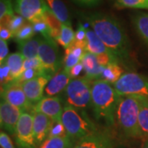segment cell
Instances as JSON below:
<instances>
[{
	"mask_svg": "<svg viewBox=\"0 0 148 148\" xmlns=\"http://www.w3.org/2000/svg\"><path fill=\"white\" fill-rule=\"evenodd\" d=\"M93 32L119 63L128 65L130 62V43L124 28L113 16L94 12L85 16Z\"/></svg>",
	"mask_w": 148,
	"mask_h": 148,
	"instance_id": "6da1fadb",
	"label": "cell"
},
{
	"mask_svg": "<svg viewBox=\"0 0 148 148\" xmlns=\"http://www.w3.org/2000/svg\"><path fill=\"white\" fill-rule=\"evenodd\" d=\"M121 95L114 86L101 80H95L91 86L90 106L97 120L112 126L115 123V114Z\"/></svg>",
	"mask_w": 148,
	"mask_h": 148,
	"instance_id": "7a4b0ae2",
	"label": "cell"
},
{
	"mask_svg": "<svg viewBox=\"0 0 148 148\" xmlns=\"http://www.w3.org/2000/svg\"><path fill=\"white\" fill-rule=\"evenodd\" d=\"M67 135L74 142L100 132L95 123L82 110L66 106L61 117Z\"/></svg>",
	"mask_w": 148,
	"mask_h": 148,
	"instance_id": "3957f363",
	"label": "cell"
},
{
	"mask_svg": "<svg viewBox=\"0 0 148 148\" xmlns=\"http://www.w3.org/2000/svg\"><path fill=\"white\" fill-rule=\"evenodd\" d=\"M139 103L136 96H121L117 107L115 123L124 136L140 138L138 126Z\"/></svg>",
	"mask_w": 148,
	"mask_h": 148,
	"instance_id": "277c9868",
	"label": "cell"
},
{
	"mask_svg": "<svg viewBox=\"0 0 148 148\" xmlns=\"http://www.w3.org/2000/svg\"><path fill=\"white\" fill-rule=\"evenodd\" d=\"M92 82L85 76L71 80L64 90L66 106L83 110L90 105Z\"/></svg>",
	"mask_w": 148,
	"mask_h": 148,
	"instance_id": "5b68a950",
	"label": "cell"
},
{
	"mask_svg": "<svg viewBox=\"0 0 148 148\" xmlns=\"http://www.w3.org/2000/svg\"><path fill=\"white\" fill-rule=\"evenodd\" d=\"M121 96H140L148 101V77L134 72L123 74L113 85Z\"/></svg>",
	"mask_w": 148,
	"mask_h": 148,
	"instance_id": "8992f818",
	"label": "cell"
},
{
	"mask_svg": "<svg viewBox=\"0 0 148 148\" xmlns=\"http://www.w3.org/2000/svg\"><path fill=\"white\" fill-rule=\"evenodd\" d=\"M56 43L53 39H42L38 50V58L42 64L43 69L53 76L55 73H58L61 64H63Z\"/></svg>",
	"mask_w": 148,
	"mask_h": 148,
	"instance_id": "52a82bcc",
	"label": "cell"
},
{
	"mask_svg": "<svg viewBox=\"0 0 148 148\" xmlns=\"http://www.w3.org/2000/svg\"><path fill=\"white\" fill-rule=\"evenodd\" d=\"M14 11L31 23L43 19L49 8L45 0H15Z\"/></svg>",
	"mask_w": 148,
	"mask_h": 148,
	"instance_id": "ba28073f",
	"label": "cell"
},
{
	"mask_svg": "<svg viewBox=\"0 0 148 148\" xmlns=\"http://www.w3.org/2000/svg\"><path fill=\"white\" fill-rule=\"evenodd\" d=\"M1 97L2 100L19 108L23 113L33 110L34 106L28 101L21 83L16 81L1 88Z\"/></svg>",
	"mask_w": 148,
	"mask_h": 148,
	"instance_id": "9c48e42d",
	"label": "cell"
},
{
	"mask_svg": "<svg viewBox=\"0 0 148 148\" xmlns=\"http://www.w3.org/2000/svg\"><path fill=\"white\" fill-rule=\"evenodd\" d=\"M15 138L20 148H37L33 132L32 112L22 113L16 125Z\"/></svg>",
	"mask_w": 148,
	"mask_h": 148,
	"instance_id": "30bf717a",
	"label": "cell"
},
{
	"mask_svg": "<svg viewBox=\"0 0 148 148\" xmlns=\"http://www.w3.org/2000/svg\"><path fill=\"white\" fill-rule=\"evenodd\" d=\"M52 77L53 75L51 74H45L21 84L28 101L33 106L37 104L44 97L45 87Z\"/></svg>",
	"mask_w": 148,
	"mask_h": 148,
	"instance_id": "8fae6325",
	"label": "cell"
},
{
	"mask_svg": "<svg viewBox=\"0 0 148 148\" xmlns=\"http://www.w3.org/2000/svg\"><path fill=\"white\" fill-rule=\"evenodd\" d=\"M22 113V110L19 108L2 100L0 104L1 127L10 134H15L17 123Z\"/></svg>",
	"mask_w": 148,
	"mask_h": 148,
	"instance_id": "7c38bea8",
	"label": "cell"
},
{
	"mask_svg": "<svg viewBox=\"0 0 148 148\" xmlns=\"http://www.w3.org/2000/svg\"><path fill=\"white\" fill-rule=\"evenodd\" d=\"M45 114L52 121L61 120L64 108L59 96H44L33 107V110Z\"/></svg>",
	"mask_w": 148,
	"mask_h": 148,
	"instance_id": "4fadbf2b",
	"label": "cell"
},
{
	"mask_svg": "<svg viewBox=\"0 0 148 148\" xmlns=\"http://www.w3.org/2000/svg\"><path fill=\"white\" fill-rule=\"evenodd\" d=\"M114 138L107 132H98L77 142L73 148H114Z\"/></svg>",
	"mask_w": 148,
	"mask_h": 148,
	"instance_id": "5bb4252c",
	"label": "cell"
},
{
	"mask_svg": "<svg viewBox=\"0 0 148 148\" xmlns=\"http://www.w3.org/2000/svg\"><path fill=\"white\" fill-rule=\"evenodd\" d=\"M33 114V132L36 147H40L48 138L52 119L45 114L32 111Z\"/></svg>",
	"mask_w": 148,
	"mask_h": 148,
	"instance_id": "9a60e30c",
	"label": "cell"
},
{
	"mask_svg": "<svg viewBox=\"0 0 148 148\" xmlns=\"http://www.w3.org/2000/svg\"><path fill=\"white\" fill-rule=\"evenodd\" d=\"M71 77L69 71L61 69L52 77L45 87V93L46 96H57L62 91H64L71 82Z\"/></svg>",
	"mask_w": 148,
	"mask_h": 148,
	"instance_id": "2e32d148",
	"label": "cell"
},
{
	"mask_svg": "<svg viewBox=\"0 0 148 148\" xmlns=\"http://www.w3.org/2000/svg\"><path fill=\"white\" fill-rule=\"evenodd\" d=\"M82 63L83 65L86 77L91 81L100 79L104 68L99 64L95 54L86 52L84 57L82 60Z\"/></svg>",
	"mask_w": 148,
	"mask_h": 148,
	"instance_id": "e0dca14e",
	"label": "cell"
},
{
	"mask_svg": "<svg viewBox=\"0 0 148 148\" xmlns=\"http://www.w3.org/2000/svg\"><path fill=\"white\" fill-rule=\"evenodd\" d=\"M86 52L98 55L102 53H112L110 50L106 47L100 38L96 36L93 30H87L86 38Z\"/></svg>",
	"mask_w": 148,
	"mask_h": 148,
	"instance_id": "ac0fdd59",
	"label": "cell"
},
{
	"mask_svg": "<svg viewBox=\"0 0 148 148\" xmlns=\"http://www.w3.org/2000/svg\"><path fill=\"white\" fill-rule=\"evenodd\" d=\"M24 60L25 58L22 56V54L20 52H16L10 53L4 61V63H6L8 67L9 68L11 76L13 81L19 79L24 73Z\"/></svg>",
	"mask_w": 148,
	"mask_h": 148,
	"instance_id": "d6986e66",
	"label": "cell"
},
{
	"mask_svg": "<svg viewBox=\"0 0 148 148\" xmlns=\"http://www.w3.org/2000/svg\"><path fill=\"white\" fill-rule=\"evenodd\" d=\"M134 96V95H133ZM139 103L138 126L140 138H148V101L140 96H136Z\"/></svg>",
	"mask_w": 148,
	"mask_h": 148,
	"instance_id": "ffe728a7",
	"label": "cell"
},
{
	"mask_svg": "<svg viewBox=\"0 0 148 148\" xmlns=\"http://www.w3.org/2000/svg\"><path fill=\"white\" fill-rule=\"evenodd\" d=\"M51 12L62 24H71L69 12L66 5L61 0H45Z\"/></svg>",
	"mask_w": 148,
	"mask_h": 148,
	"instance_id": "44dd1931",
	"label": "cell"
},
{
	"mask_svg": "<svg viewBox=\"0 0 148 148\" xmlns=\"http://www.w3.org/2000/svg\"><path fill=\"white\" fill-rule=\"evenodd\" d=\"M41 41H42V39L40 37H37V38L31 39V40H28L24 42L18 44L20 53L22 54V56L25 59L38 57V50H39V47Z\"/></svg>",
	"mask_w": 148,
	"mask_h": 148,
	"instance_id": "7402d4cb",
	"label": "cell"
},
{
	"mask_svg": "<svg viewBox=\"0 0 148 148\" xmlns=\"http://www.w3.org/2000/svg\"><path fill=\"white\" fill-rule=\"evenodd\" d=\"M123 74V69L119 63H113L103 69L100 79L110 84H114Z\"/></svg>",
	"mask_w": 148,
	"mask_h": 148,
	"instance_id": "603a6c76",
	"label": "cell"
},
{
	"mask_svg": "<svg viewBox=\"0 0 148 148\" xmlns=\"http://www.w3.org/2000/svg\"><path fill=\"white\" fill-rule=\"evenodd\" d=\"M132 24L138 36L148 45V13L140 12L135 15Z\"/></svg>",
	"mask_w": 148,
	"mask_h": 148,
	"instance_id": "cb8c5ba5",
	"label": "cell"
},
{
	"mask_svg": "<svg viewBox=\"0 0 148 148\" xmlns=\"http://www.w3.org/2000/svg\"><path fill=\"white\" fill-rule=\"evenodd\" d=\"M76 142L67 135L58 138H47L37 148H73Z\"/></svg>",
	"mask_w": 148,
	"mask_h": 148,
	"instance_id": "d4e9b609",
	"label": "cell"
},
{
	"mask_svg": "<svg viewBox=\"0 0 148 148\" xmlns=\"http://www.w3.org/2000/svg\"><path fill=\"white\" fill-rule=\"evenodd\" d=\"M75 40V32L71 24H62L61 31L55 41L65 49H69Z\"/></svg>",
	"mask_w": 148,
	"mask_h": 148,
	"instance_id": "484cf974",
	"label": "cell"
},
{
	"mask_svg": "<svg viewBox=\"0 0 148 148\" xmlns=\"http://www.w3.org/2000/svg\"><path fill=\"white\" fill-rule=\"evenodd\" d=\"M43 19L45 21V22L48 24V26L50 28L52 38L55 40L60 34L62 23L58 21V18L53 15L49 9L45 13V15L43 16Z\"/></svg>",
	"mask_w": 148,
	"mask_h": 148,
	"instance_id": "4316f807",
	"label": "cell"
},
{
	"mask_svg": "<svg viewBox=\"0 0 148 148\" xmlns=\"http://www.w3.org/2000/svg\"><path fill=\"white\" fill-rule=\"evenodd\" d=\"M34 35H35V32H34L33 25L31 22H29V23H26L20 30H18L14 34L13 38L16 40V42L19 44V43L24 42L26 40L32 39Z\"/></svg>",
	"mask_w": 148,
	"mask_h": 148,
	"instance_id": "83f0119b",
	"label": "cell"
},
{
	"mask_svg": "<svg viewBox=\"0 0 148 148\" xmlns=\"http://www.w3.org/2000/svg\"><path fill=\"white\" fill-rule=\"evenodd\" d=\"M115 5L119 8L148 9V0H116Z\"/></svg>",
	"mask_w": 148,
	"mask_h": 148,
	"instance_id": "f1b7e54d",
	"label": "cell"
},
{
	"mask_svg": "<svg viewBox=\"0 0 148 148\" xmlns=\"http://www.w3.org/2000/svg\"><path fill=\"white\" fill-rule=\"evenodd\" d=\"M32 24L33 25L35 33L40 34L44 37V39H46V40L53 39L51 36V30L44 19H40Z\"/></svg>",
	"mask_w": 148,
	"mask_h": 148,
	"instance_id": "f546056e",
	"label": "cell"
},
{
	"mask_svg": "<svg viewBox=\"0 0 148 148\" xmlns=\"http://www.w3.org/2000/svg\"><path fill=\"white\" fill-rule=\"evenodd\" d=\"M45 74H49L44 69H27L24 71V73H22L21 76V77L18 80H16V82H20L21 84H22L23 82L30 81V80L35 79L38 77H40L42 75Z\"/></svg>",
	"mask_w": 148,
	"mask_h": 148,
	"instance_id": "4dcf8cb0",
	"label": "cell"
},
{
	"mask_svg": "<svg viewBox=\"0 0 148 148\" xmlns=\"http://www.w3.org/2000/svg\"><path fill=\"white\" fill-rule=\"evenodd\" d=\"M64 136H67V132L62 121L59 120V121L52 122L48 138H58V137H64Z\"/></svg>",
	"mask_w": 148,
	"mask_h": 148,
	"instance_id": "1f68e13d",
	"label": "cell"
},
{
	"mask_svg": "<svg viewBox=\"0 0 148 148\" xmlns=\"http://www.w3.org/2000/svg\"><path fill=\"white\" fill-rule=\"evenodd\" d=\"M80 62H82L81 59H79L77 56H75L69 49H65V54H64V59H63L64 69L69 71V69H72L73 67H74L77 64H79Z\"/></svg>",
	"mask_w": 148,
	"mask_h": 148,
	"instance_id": "d6a6232c",
	"label": "cell"
},
{
	"mask_svg": "<svg viewBox=\"0 0 148 148\" xmlns=\"http://www.w3.org/2000/svg\"><path fill=\"white\" fill-rule=\"evenodd\" d=\"M26 24V19L20 15H14L11 17L10 21L8 24V28L10 30L13 34H15L18 30Z\"/></svg>",
	"mask_w": 148,
	"mask_h": 148,
	"instance_id": "836d02e7",
	"label": "cell"
},
{
	"mask_svg": "<svg viewBox=\"0 0 148 148\" xmlns=\"http://www.w3.org/2000/svg\"><path fill=\"white\" fill-rule=\"evenodd\" d=\"M12 82H13V80L12 78L9 68L8 67V65L6 64V63H3V64H1V67H0V83H1V88L6 86L7 85L11 83Z\"/></svg>",
	"mask_w": 148,
	"mask_h": 148,
	"instance_id": "e575fe53",
	"label": "cell"
},
{
	"mask_svg": "<svg viewBox=\"0 0 148 148\" xmlns=\"http://www.w3.org/2000/svg\"><path fill=\"white\" fill-rule=\"evenodd\" d=\"M14 15V6L12 0H0V19L6 16Z\"/></svg>",
	"mask_w": 148,
	"mask_h": 148,
	"instance_id": "d590c367",
	"label": "cell"
},
{
	"mask_svg": "<svg viewBox=\"0 0 148 148\" xmlns=\"http://www.w3.org/2000/svg\"><path fill=\"white\" fill-rule=\"evenodd\" d=\"M86 29L82 22H78V27L77 32H75V40L74 42L79 45L85 47L86 49Z\"/></svg>",
	"mask_w": 148,
	"mask_h": 148,
	"instance_id": "8d00e7d4",
	"label": "cell"
},
{
	"mask_svg": "<svg viewBox=\"0 0 148 148\" xmlns=\"http://www.w3.org/2000/svg\"><path fill=\"white\" fill-rule=\"evenodd\" d=\"M23 68L24 71L27 69H44L42 67V64L40 63V59L38 57L33 58H29V59H25L24 64H23ZM45 70V69H44Z\"/></svg>",
	"mask_w": 148,
	"mask_h": 148,
	"instance_id": "74e56055",
	"label": "cell"
},
{
	"mask_svg": "<svg viewBox=\"0 0 148 148\" xmlns=\"http://www.w3.org/2000/svg\"><path fill=\"white\" fill-rule=\"evenodd\" d=\"M8 55V43L6 40H0V64H3Z\"/></svg>",
	"mask_w": 148,
	"mask_h": 148,
	"instance_id": "f35d334b",
	"label": "cell"
},
{
	"mask_svg": "<svg viewBox=\"0 0 148 148\" xmlns=\"http://www.w3.org/2000/svg\"><path fill=\"white\" fill-rule=\"evenodd\" d=\"M0 146L1 148H15L10 137L3 132L0 133Z\"/></svg>",
	"mask_w": 148,
	"mask_h": 148,
	"instance_id": "ab89813d",
	"label": "cell"
},
{
	"mask_svg": "<svg viewBox=\"0 0 148 148\" xmlns=\"http://www.w3.org/2000/svg\"><path fill=\"white\" fill-rule=\"evenodd\" d=\"M72 1L80 6L91 8L101 3L102 0H72Z\"/></svg>",
	"mask_w": 148,
	"mask_h": 148,
	"instance_id": "60d3db41",
	"label": "cell"
},
{
	"mask_svg": "<svg viewBox=\"0 0 148 148\" xmlns=\"http://www.w3.org/2000/svg\"><path fill=\"white\" fill-rule=\"evenodd\" d=\"M83 70V65H82V63L80 62L79 64H77V65H75L74 67H73L72 69H70L69 70V73L72 79H74V78H77L79 74L81 73V72Z\"/></svg>",
	"mask_w": 148,
	"mask_h": 148,
	"instance_id": "b9f144b4",
	"label": "cell"
},
{
	"mask_svg": "<svg viewBox=\"0 0 148 148\" xmlns=\"http://www.w3.org/2000/svg\"><path fill=\"white\" fill-rule=\"evenodd\" d=\"M14 37V34L11 32L10 30L5 27H0V40H8L11 38Z\"/></svg>",
	"mask_w": 148,
	"mask_h": 148,
	"instance_id": "7bdbcfd3",
	"label": "cell"
},
{
	"mask_svg": "<svg viewBox=\"0 0 148 148\" xmlns=\"http://www.w3.org/2000/svg\"><path fill=\"white\" fill-rule=\"evenodd\" d=\"M142 148H148V138H147V139L144 141Z\"/></svg>",
	"mask_w": 148,
	"mask_h": 148,
	"instance_id": "ee69618b",
	"label": "cell"
}]
</instances>
